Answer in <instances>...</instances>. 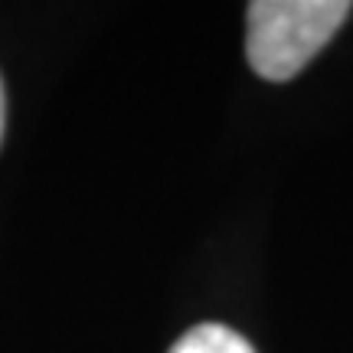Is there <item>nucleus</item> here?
Segmentation results:
<instances>
[{"label":"nucleus","mask_w":353,"mask_h":353,"mask_svg":"<svg viewBox=\"0 0 353 353\" xmlns=\"http://www.w3.org/2000/svg\"><path fill=\"white\" fill-rule=\"evenodd\" d=\"M347 0H255L249 3L245 52L255 76L288 82L327 46L350 17Z\"/></svg>","instance_id":"1"},{"label":"nucleus","mask_w":353,"mask_h":353,"mask_svg":"<svg viewBox=\"0 0 353 353\" xmlns=\"http://www.w3.org/2000/svg\"><path fill=\"white\" fill-rule=\"evenodd\" d=\"M170 353H255V347L226 324H196L170 347Z\"/></svg>","instance_id":"2"},{"label":"nucleus","mask_w":353,"mask_h":353,"mask_svg":"<svg viewBox=\"0 0 353 353\" xmlns=\"http://www.w3.org/2000/svg\"><path fill=\"white\" fill-rule=\"evenodd\" d=\"M3 121H7V99H3V82H0V141H3Z\"/></svg>","instance_id":"3"}]
</instances>
